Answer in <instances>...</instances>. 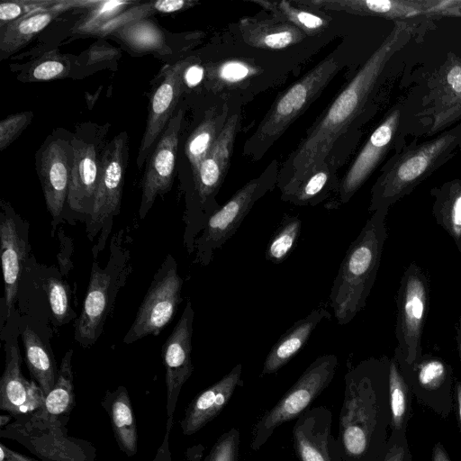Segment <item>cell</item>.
Instances as JSON below:
<instances>
[{"instance_id":"6da1fadb","label":"cell","mask_w":461,"mask_h":461,"mask_svg":"<svg viewBox=\"0 0 461 461\" xmlns=\"http://www.w3.org/2000/svg\"><path fill=\"white\" fill-rule=\"evenodd\" d=\"M411 34V27L408 23L397 22L382 44L309 129L279 170L276 186L281 196L315 171L349 133L371 102L386 64L407 43Z\"/></svg>"},{"instance_id":"83f0119b","label":"cell","mask_w":461,"mask_h":461,"mask_svg":"<svg viewBox=\"0 0 461 461\" xmlns=\"http://www.w3.org/2000/svg\"><path fill=\"white\" fill-rule=\"evenodd\" d=\"M72 355L73 350L70 349L63 357L54 387L45 397L43 405L29 414L32 418L58 423L60 418H67L71 412L75 405Z\"/></svg>"},{"instance_id":"4dcf8cb0","label":"cell","mask_w":461,"mask_h":461,"mask_svg":"<svg viewBox=\"0 0 461 461\" xmlns=\"http://www.w3.org/2000/svg\"><path fill=\"white\" fill-rule=\"evenodd\" d=\"M249 2L259 5L274 17L297 27L307 36L321 33L328 28L331 21V18L321 11L308 8L292 0H253Z\"/></svg>"},{"instance_id":"7c38bea8","label":"cell","mask_w":461,"mask_h":461,"mask_svg":"<svg viewBox=\"0 0 461 461\" xmlns=\"http://www.w3.org/2000/svg\"><path fill=\"white\" fill-rule=\"evenodd\" d=\"M184 115L185 111L179 109L171 117L149 158L142 180L141 203L139 210L141 219L146 216L156 197L171 188Z\"/></svg>"},{"instance_id":"ba28073f","label":"cell","mask_w":461,"mask_h":461,"mask_svg":"<svg viewBox=\"0 0 461 461\" xmlns=\"http://www.w3.org/2000/svg\"><path fill=\"white\" fill-rule=\"evenodd\" d=\"M361 366L348 369L339 414V435L344 461H366L372 443L374 404Z\"/></svg>"},{"instance_id":"f546056e","label":"cell","mask_w":461,"mask_h":461,"mask_svg":"<svg viewBox=\"0 0 461 461\" xmlns=\"http://www.w3.org/2000/svg\"><path fill=\"white\" fill-rule=\"evenodd\" d=\"M108 394L105 404L116 442L121 450L132 456L137 452L138 433L128 392L125 387L120 386L114 393Z\"/></svg>"},{"instance_id":"f1b7e54d","label":"cell","mask_w":461,"mask_h":461,"mask_svg":"<svg viewBox=\"0 0 461 461\" xmlns=\"http://www.w3.org/2000/svg\"><path fill=\"white\" fill-rule=\"evenodd\" d=\"M425 309L426 289L424 283L418 276L411 275L405 283L402 305V334L411 361L416 356Z\"/></svg>"},{"instance_id":"4fadbf2b","label":"cell","mask_w":461,"mask_h":461,"mask_svg":"<svg viewBox=\"0 0 461 461\" xmlns=\"http://www.w3.org/2000/svg\"><path fill=\"white\" fill-rule=\"evenodd\" d=\"M400 117V109L394 108L369 136L340 179L338 205L351 199L387 154L396 137Z\"/></svg>"},{"instance_id":"d590c367","label":"cell","mask_w":461,"mask_h":461,"mask_svg":"<svg viewBox=\"0 0 461 461\" xmlns=\"http://www.w3.org/2000/svg\"><path fill=\"white\" fill-rule=\"evenodd\" d=\"M192 3L187 0H160L137 5L126 9L118 16L104 24L95 34L105 36L112 34L121 27L141 19L154 13L170 14L184 9L191 8Z\"/></svg>"},{"instance_id":"7402d4cb","label":"cell","mask_w":461,"mask_h":461,"mask_svg":"<svg viewBox=\"0 0 461 461\" xmlns=\"http://www.w3.org/2000/svg\"><path fill=\"white\" fill-rule=\"evenodd\" d=\"M238 29L244 43L267 50H284L302 42L307 37L297 27L271 14L242 18L238 23Z\"/></svg>"},{"instance_id":"3957f363","label":"cell","mask_w":461,"mask_h":461,"mask_svg":"<svg viewBox=\"0 0 461 461\" xmlns=\"http://www.w3.org/2000/svg\"><path fill=\"white\" fill-rule=\"evenodd\" d=\"M460 146L461 123L395 155L382 168L373 185L369 211L387 209L452 158Z\"/></svg>"},{"instance_id":"44dd1931","label":"cell","mask_w":461,"mask_h":461,"mask_svg":"<svg viewBox=\"0 0 461 461\" xmlns=\"http://www.w3.org/2000/svg\"><path fill=\"white\" fill-rule=\"evenodd\" d=\"M72 168L70 173L68 203L71 209L84 212L92 208L98 182L100 163L95 146L74 139Z\"/></svg>"},{"instance_id":"bcb514c9","label":"cell","mask_w":461,"mask_h":461,"mask_svg":"<svg viewBox=\"0 0 461 461\" xmlns=\"http://www.w3.org/2000/svg\"><path fill=\"white\" fill-rule=\"evenodd\" d=\"M445 366L439 360H429L424 363L419 371V381L426 388L438 387L444 379Z\"/></svg>"},{"instance_id":"277c9868","label":"cell","mask_w":461,"mask_h":461,"mask_svg":"<svg viewBox=\"0 0 461 461\" xmlns=\"http://www.w3.org/2000/svg\"><path fill=\"white\" fill-rule=\"evenodd\" d=\"M332 52L279 95L243 147L244 156L260 159L288 127L319 97L342 68Z\"/></svg>"},{"instance_id":"2e32d148","label":"cell","mask_w":461,"mask_h":461,"mask_svg":"<svg viewBox=\"0 0 461 461\" xmlns=\"http://www.w3.org/2000/svg\"><path fill=\"white\" fill-rule=\"evenodd\" d=\"M192 62V59H186L179 60L170 67L163 81L153 94L146 131L137 156V166L140 168L174 115L173 111L184 86V71Z\"/></svg>"},{"instance_id":"8d00e7d4","label":"cell","mask_w":461,"mask_h":461,"mask_svg":"<svg viewBox=\"0 0 461 461\" xmlns=\"http://www.w3.org/2000/svg\"><path fill=\"white\" fill-rule=\"evenodd\" d=\"M301 229L302 221L299 217L284 214L280 225L267 246L266 259L274 264L285 261L296 245Z\"/></svg>"},{"instance_id":"74e56055","label":"cell","mask_w":461,"mask_h":461,"mask_svg":"<svg viewBox=\"0 0 461 461\" xmlns=\"http://www.w3.org/2000/svg\"><path fill=\"white\" fill-rule=\"evenodd\" d=\"M134 3L133 1L125 0L97 1L89 9L87 14L76 25L74 32L83 34H95L104 24L118 16L127 9L128 5Z\"/></svg>"},{"instance_id":"9c48e42d","label":"cell","mask_w":461,"mask_h":461,"mask_svg":"<svg viewBox=\"0 0 461 461\" xmlns=\"http://www.w3.org/2000/svg\"><path fill=\"white\" fill-rule=\"evenodd\" d=\"M182 286L176 261L169 255L155 275L123 341L129 344L148 335H158L174 317Z\"/></svg>"},{"instance_id":"e575fe53","label":"cell","mask_w":461,"mask_h":461,"mask_svg":"<svg viewBox=\"0 0 461 461\" xmlns=\"http://www.w3.org/2000/svg\"><path fill=\"white\" fill-rule=\"evenodd\" d=\"M113 33L135 51L167 52L169 50L161 30L148 19L130 23Z\"/></svg>"},{"instance_id":"7dc6e473","label":"cell","mask_w":461,"mask_h":461,"mask_svg":"<svg viewBox=\"0 0 461 461\" xmlns=\"http://www.w3.org/2000/svg\"><path fill=\"white\" fill-rule=\"evenodd\" d=\"M117 49L109 45H93L87 51V64H96L114 59L118 55Z\"/></svg>"},{"instance_id":"816d5d0a","label":"cell","mask_w":461,"mask_h":461,"mask_svg":"<svg viewBox=\"0 0 461 461\" xmlns=\"http://www.w3.org/2000/svg\"><path fill=\"white\" fill-rule=\"evenodd\" d=\"M433 454V461H449L446 452L444 451L440 444H438L434 447Z\"/></svg>"},{"instance_id":"e0dca14e","label":"cell","mask_w":461,"mask_h":461,"mask_svg":"<svg viewBox=\"0 0 461 461\" xmlns=\"http://www.w3.org/2000/svg\"><path fill=\"white\" fill-rule=\"evenodd\" d=\"M22 357L15 341L5 347V367L0 380V409L14 416L28 415L40 409L45 395L21 370Z\"/></svg>"},{"instance_id":"836d02e7","label":"cell","mask_w":461,"mask_h":461,"mask_svg":"<svg viewBox=\"0 0 461 461\" xmlns=\"http://www.w3.org/2000/svg\"><path fill=\"white\" fill-rule=\"evenodd\" d=\"M261 73L260 68L247 60L227 59L209 68L207 77L216 91L241 88L249 81Z\"/></svg>"},{"instance_id":"f35d334b","label":"cell","mask_w":461,"mask_h":461,"mask_svg":"<svg viewBox=\"0 0 461 461\" xmlns=\"http://www.w3.org/2000/svg\"><path fill=\"white\" fill-rule=\"evenodd\" d=\"M439 214L449 232L461 237V182L455 180L442 188Z\"/></svg>"},{"instance_id":"f907efd6","label":"cell","mask_w":461,"mask_h":461,"mask_svg":"<svg viewBox=\"0 0 461 461\" xmlns=\"http://www.w3.org/2000/svg\"><path fill=\"white\" fill-rule=\"evenodd\" d=\"M404 451L402 447H393L386 455L384 461H402Z\"/></svg>"},{"instance_id":"1f68e13d","label":"cell","mask_w":461,"mask_h":461,"mask_svg":"<svg viewBox=\"0 0 461 461\" xmlns=\"http://www.w3.org/2000/svg\"><path fill=\"white\" fill-rule=\"evenodd\" d=\"M433 125L429 133L447 126L461 116V65L454 64L443 75L439 94L434 99Z\"/></svg>"},{"instance_id":"4316f807","label":"cell","mask_w":461,"mask_h":461,"mask_svg":"<svg viewBox=\"0 0 461 461\" xmlns=\"http://www.w3.org/2000/svg\"><path fill=\"white\" fill-rule=\"evenodd\" d=\"M0 241L5 305L10 310L17 298L25 245L19 236L14 220L3 214L0 221Z\"/></svg>"},{"instance_id":"52a82bcc","label":"cell","mask_w":461,"mask_h":461,"mask_svg":"<svg viewBox=\"0 0 461 461\" xmlns=\"http://www.w3.org/2000/svg\"><path fill=\"white\" fill-rule=\"evenodd\" d=\"M242 101L239 97L228 117L221 132L202 161L193 177L197 209L192 227V241L194 235L203 230L208 219L219 208L215 200L228 173L235 140L241 122Z\"/></svg>"},{"instance_id":"5bb4252c","label":"cell","mask_w":461,"mask_h":461,"mask_svg":"<svg viewBox=\"0 0 461 461\" xmlns=\"http://www.w3.org/2000/svg\"><path fill=\"white\" fill-rule=\"evenodd\" d=\"M332 413L324 406L308 408L293 428V444L299 461H344L331 434Z\"/></svg>"},{"instance_id":"d6986e66","label":"cell","mask_w":461,"mask_h":461,"mask_svg":"<svg viewBox=\"0 0 461 461\" xmlns=\"http://www.w3.org/2000/svg\"><path fill=\"white\" fill-rule=\"evenodd\" d=\"M241 375L242 365L237 364L221 379L191 402L180 423L185 435L197 432L222 411L236 388L243 384Z\"/></svg>"},{"instance_id":"db71d44e","label":"cell","mask_w":461,"mask_h":461,"mask_svg":"<svg viewBox=\"0 0 461 461\" xmlns=\"http://www.w3.org/2000/svg\"><path fill=\"white\" fill-rule=\"evenodd\" d=\"M460 354H461V341H460Z\"/></svg>"},{"instance_id":"7a4b0ae2","label":"cell","mask_w":461,"mask_h":461,"mask_svg":"<svg viewBox=\"0 0 461 461\" xmlns=\"http://www.w3.org/2000/svg\"><path fill=\"white\" fill-rule=\"evenodd\" d=\"M386 211H375L341 261L330 294L331 308L340 325L350 322L365 306L385 238Z\"/></svg>"},{"instance_id":"30bf717a","label":"cell","mask_w":461,"mask_h":461,"mask_svg":"<svg viewBox=\"0 0 461 461\" xmlns=\"http://www.w3.org/2000/svg\"><path fill=\"white\" fill-rule=\"evenodd\" d=\"M125 151L126 136L121 133L107 145L99 162L98 182L87 224V232L92 236L102 230L98 251L103 249L111 229L110 222L120 209Z\"/></svg>"},{"instance_id":"8fae6325","label":"cell","mask_w":461,"mask_h":461,"mask_svg":"<svg viewBox=\"0 0 461 461\" xmlns=\"http://www.w3.org/2000/svg\"><path fill=\"white\" fill-rule=\"evenodd\" d=\"M110 262L105 268L93 264L88 288L81 314L76 327V339L84 347L94 344L101 334L104 322L108 316L116 293L122 285L127 269L115 262Z\"/></svg>"},{"instance_id":"681fc988","label":"cell","mask_w":461,"mask_h":461,"mask_svg":"<svg viewBox=\"0 0 461 461\" xmlns=\"http://www.w3.org/2000/svg\"><path fill=\"white\" fill-rule=\"evenodd\" d=\"M0 461H40L31 456L20 454L0 444Z\"/></svg>"},{"instance_id":"9a60e30c","label":"cell","mask_w":461,"mask_h":461,"mask_svg":"<svg viewBox=\"0 0 461 461\" xmlns=\"http://www.w3.org/2000/svg\"><path fill=\"white\" fill-rule=\"evenodd\" d=\"M194 310L188 301L184 312L162 348L166 368L167 414L172 419L182 386L193 373L191 362Z\"/></svg>"},{"instance_id":"ac0fdd59","label":"cell","mask_w":461,"mask_h":461,"mask_svg":"<svg viewBox=\"0 0 461 461\" xmlns=\"http://www.w3.org/2000/svg\"><path fill=\"white\" fill-rule=\"evenodd\" d=\"M316 10L345 12L363 16L389 19L407 18L422 13H431L442 1L422 0H292Z\"/></svg>"},{"instance_id":"c3c4849f","label":"cell","mask_w":461,"mask_h":461,"mask_svg":"<svg viewBox=\"0 0 461 461\" xmlns=\"http://www.w3.org/2000/svg\"><path fill=\"white\" fill-rule=\"evenodd\" d=\"M205 78V68L198 64L192 62L184 71V85L188 87L197 86Z\"/></svg>"},{"instance_id":"d4e9b609","label":"cell","mask_w":461,"mask_h":461,"mask_svg":"<svg viewBox=\"0 0 461 461\" xmlns=\"http://www.w3.org/2000/svg\"><path fill=\"white\" fill-rule=\"evenodd\" d=\"M330 318V313L324 308H317L297 321L270 349L264 361L261 375L274 374L286 365L306 345L318 324Z\"/></svg>"},{"instance_id":"5b68a950","label":"cell","mask_w":461,"mask_h":461,"mask_svg":"<svg viewBox=\"0 0 461 461\" xmlns=\"http://www.w3.org/2000/svg\"><path fill=\"white\" fill-rule=\"evenodd\" d=\"M279 170L277 160H272L211 215L195 241L196 262L203 266L211 262L214 251L236 232L254 204L276 186Z\"/></svg>"},{"instance_id":"b9f144b4","label":"cell","mask_w":461,"mask_h":461,"mask_svg":"<svg viewBox=\"0 0 461 461\" xmlns=\"http://www.w3.org/2000/svg\"><path fill=\"white\" fill-rule=\"evenodd\" d=\"M68 66L57 52H49L41 58L31 68V80L48 81L64 77Z\"/></svg>"},{"instance_id":"ab89813d","label":"cell","mask_w":461,"mask_h":461,"mask_svg":"<svg viewBox=\"0 0 461 461\" xmlns=\"http://www.w3.org/2000/svg\"><path fill=\"white\" fill-rule=\"evenodd\" d=\"M62 0H19L2 2L0 5L1 26L24 15L44 11L59 5Z\"/></svg>"},{"instance_id":"7bdbcfd3","label":"cell","mask_w":461,"mask_h":461,"mask_svg":"<svg viewBox=\"0 0 461 461\" xmlns=\"http://www.w3.org/2000/svg\"><path fill=\"white\" fill-rule=\"evenodd\" d=\"M240 444V433L232 428L217 439L204 461H239Z\"/></svg>"},{"instance_id":"8992f818","label":"cell","mask_w":461,"mask_h":461,"mask_svg":"<svg viewBox=\"0 0 461 461\" xmlns=\"http://www.w3.org/2000/svg\"><path fill=\"white\" fill-rule=\"evenodd\" d=\"M338 366L333 354L318 357L283 397L255 423L250 447L258 450L283 423L297 419L331 383Z\"/></svg>"},{"instance_id":"ffe728a7","label":"cell","mask_w":461,"mask_h":461,"mask_svg":"<svg viewBox=\"0 0 461 461\" xmlns=\"http://www.w3.org/2000/svg\"><path fill=\"white\" fill-rule=\"evenodd\" d=\"M67 143L51 141L41 158L40 178L47 208L52 217H60L68 199L72 162Z\"/></svg>"},{"instance_id":"484cf974","label":"cell","mask_w":461,"mask_h":461,"mask_svg":"<svg viewBox=\"0 0 461 461\" xmlns=\"http://www.w3.org/2000/svg\"><path fill=\"white\" fill-rule=\"evenodd\" d=\"M343 159L329 156L311 175L303 180L294 190L281 196V200L298 206H315L337 192L340 180L337 169Z\"/></svg>"},{"instance_id":"60d3db41","label":"cell","mask_w":461,"mask_h":461,"mask_svg":"<svg viewBox=\"0 0 461 461\" xmlns=\"http://www.w3.org/2000/svg\"><path fill=\"white\" fill-rule=\"evenodd\" d=\"M389 391L392 419L398 429L406 410V393L404 383L394 363L391 364L389 370Z\"/></svg>"},{"instance_id":"f5cc1de1","label":"cell","mask_w":461,"mask_h":461,"mask_svg":"<svg viewBox=\"0 0 461 461\" xmlns=\"http://www.w3.org/2000/svg\"><path fill=\"white\" fill-rule=\"evenodd\" d=\"M456 395H457V402H458L459 418H460V422H461V384H457Z\"/></svg>"},{"instance_id":"d6a6232c","label":"cell","mask_w":461,"mask_h":461,"mask_svg":"<svg viewBox=\"0 0 461 461\" xmlns=\"http://www.w3.org/2000/svg\"><path fill=\"white\" fill-rule=\"evenodd\" d=\"M23 341L28 368L45 397L54 387L58 371L54 362L39 336L31 329L23 332Z\"/></svg>"},{"instance_id":"ee69618b","label":"cell","mask_w":461,"mask_h":461,"mask_svg":"<svg viewBox=\"0 0 461 461\" xmlns=\"http://www.w3.org/2000/svg\"><path fill=\"white\" fill-rule=\"evenodd\" d=\"M32 112L12 114L0 122V150H5L30 124Z\"/></svg>"},{"instance_id":"603a6c76","label":"cell","mask_w":461,"mask_h":461,"mask_svg":"<svg viewBox=\"0 0 461 461\" xmlns=\"http://www.w3.org/2000/svg\"><path fill=\"white\" fill-rule=\"evenodd\" d=\"M97 1H61L53 8L24 15L4 26L0 32V57L5 59L25 46L59 14L74 7L94 6Z\"/></svg>"},{"instance_id":"cb8c5ba5","label":"cell","mask_w":461,"mask_h":461,"mask_svg":"<svg viewBox=\"0 0 461 461\" xmlns=\"http://www.w3.org/2000/svg\"><path fill=\"white\" fill-rule=\"evenodd\" d=\"M239 96L223 95L221 101L211 107L197 127L188 137L185 152L191 166L193 177L221 132L231 109Z\"/></svg>"},{"instance_id":"f6af8a7d","label":"cell","mask_w":461,"mask_h":461,"mask_svg":"<svg viewBox=\"0 0 461 461\" xmlns=\"http://www.w3.org/2000/svg\"><path fill=\"white\" fill-rule=\"evenodd\" d=\"M46 290L53 316L57 321H63L69 310L68 294L65 284L57 278H51L48 280Z\"/></svg>"}]
</instances>
